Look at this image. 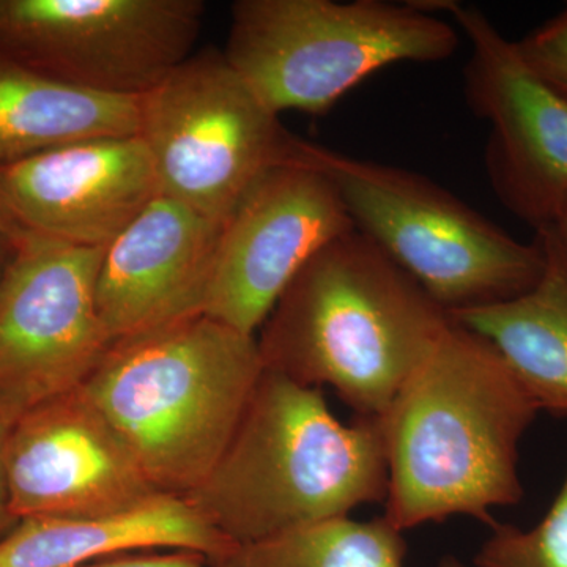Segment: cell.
<instances>
[{
  "label": "cell",
  "mask_w": 567,
  "mask_h": 567,
  "mask_svg": "<svg viewBox=\"0 0 567 567\" xmlns=\"http://www.w3.org/2000/svg\"><path fill=\"white\" fill-rule=\"evenodd\" d=\"M451 317L357 229L305 265L257 338L264 365L306 386H330L357 413L385 415Z\"/></svg>",
  "instance_id": "2"
},
{
  "label": "cell",
  "mask_w": 567,
  "mask_h": 567,
  "mask_svg": "<svg viewBox=\"0 0 567 567\" xmlns=\"http://www.w3.org/2000/svg\"><path fill=\"white\" fill-rule=\"evenodd\" d=\"M404 532L385 517L331 518L260 540L234 546L210 567H405Z\"/></svg>",
  "instance_id": "18"
},
{
  "label": "cell",
  "mask_w": 567,
  "mask_h": 567,
  "mask_svg": "<svg viewBox=\"0 0 567 567\" xmlns=\"http://www.w3.org/2000/svg\"><path fill=\"white\" fill-rule=\"evenodd\" d=\"M264 369L256 336L200 315L111 346L82 390L153 486L185 498L218 464Z\"/></svg>",
  "instance_id": "4"
},
{
  "label": "cell",
  "mask_w": 567,
  "mask_h": 567,
  "mask_svg": "<svg viewBox=\"0 0 567 567\" xmlns=\"http://www.w3.org/2000/svg\"><path fill=\"white\" fill-rule=\"evenodd\" d=\"M6 461L20 520L118 516L164 495L82 388L11 424Z\"/></svg>",
  "instance_id": "12"
},
{
  "label": "cell",
  "mask_w": 567,
  "mask_h": 567,
  "mask_svg": "<svg viewBox=\"0 0 567 567\" xmlns=\"http://www.w3.org/2000/svg\"><path fill=\"white\" fill-rule=\"evenodd\" d=\"M458 47L456 28L413 2L238 0L223 52L274 114L320 115L377 71Z\"/></svg>",
  "instance_id": "6"
},
{
  "label": "cell",
  "mask_w": 567,
  "mask_h": 567,
  "mask_svg": "<svg viewBox=\"0 0 567 567\" xmlns=\"http://www.w3.org/2000/svg\"><path fill=\"white\" fill-rule=\"evenodd\" d=\"M445 13L470 41L466 104L487 123L486 171L499 203L535 229H548L567 197V100L529 69L477 7L456 0L413 2Z\"/></svg>",
  "instance_id": "10"
},
{
  "label": "cell",
  "mask_w": 567,
  "mask_h": 567,
  "mask_svg": "<svg viewBox=\"0 0 567 567\" xmlns=\"http://www.w3.org/2000/svg\"><path fill=\"white\" fill-rule=\"evenodd\" d=\"M221 229L158 196L104 248L96 308L111 346L204 315Z\"/></svg>",
  "instance_id": "14"
},
{
  "label": "cell",
  "mask_w": 567,
  "mask_h": 567,
  "mask_svg": "<svg viewBox=\"0 0 567 567\" xmlns=\"http://www.w3.org/2000/svg\"><path fill=\"white\" fill-rule=\"evenodd\" d=\"M522 59L567 100V7L516 41Z\"/></svg>",
  "instance_id": "20"
},
{
  "label": "cell",
  "mask_w": 567,
  "mask_h": 567,
  "mask_svg": "<svg viewBox=\"0 0 567 567\" xmlns=\"http://www.w3.org/2000/svg\"><path fill=\"white\" fill-rule=\"evenodd\" d=\"M140 136L73 142L0 167V205L25 233L104 248L155 197Z\"/></svg>",
  "instance_id": "13"
},
{
  "label": "cell",
  "mask_w": 567,
  "mask_h": 567,
  "mask_svg": "<svg viewBox=\"0 0 567 567\" xmlns=\"http://www.w3.org/2000/svg\"><path fill=\"white\" fill-rule=\"evenodd\" d=\"M159 196L224 224L245 193L290 159L295 134L219 50L194 52L140 99V133Z\"/></svg>",
  "instance_id": "7"
},
{
  "label": "cell",
  "mask_w": 567,
  "mask_h": 567,
  "mask_svg": "<svg viewBox=\"0 0 567 567\" xmlns=\"http://www.w3.org/2000/svg\"><path fill=\"white\" fill-rule=\"evenodd\" d=\"M548 229L554 233L555 238H557L558 244L561 246L563 252H565L567 259V197L565 204H563L561 208H559L557 218H555V223L551 224V227H548Z\"/></svg>",
  "instance_id": "24"
},
{
  "label": "cell",
  "mask_w": 567,
  "mask_h": 567,
  "mask_svg": "<svg viewBox=\"0 0 567 567\" xmlns=\"http://www.w3.org/2000/svg\"><path fill=\"white\" fill-rule=\"evenodd\" d=\"M472 567H567V475L535 527L494 522Z\"/></svg>",
  "instance_id": "19"
},
{
  "label": "cell",
  "mask_w": 567,
  "mask_h": 567,
  "mask_svg": "<svg viewBox=\"0 0 567 567\" xmlns=\"http://www.w3.org/2000/svg\"><path fill=\"white\" fill-rule=\"evenodd\" d=\"M137 133L140 99L74 87L0 50V167L73 142Z\"/></svg>",
  "instance_id": "17"
},
{
  "label": "cell",
  "mask_w": 567,
  "mask_h": 567,
  "mask_svg": "<svg viewBox=\"0 0 567 567\" xmlns=\"http://www.w3.org/2000/svg\"><path fill=\"white\" fill-rule=\"evenodd\" d=\"M537 413L495 347L451 320L379 417L383 517L404 533L456 516L494 524L495 507L524 496L518 451Z\"/></svg>",
  "instance_id": "1"
},
{
  "label": "cell",
  "mask_w": 567,
  "mask_h": 567,
  "mask_svg": "<svg viewBox=\"0 0 567 567\" xmlns=\"http://www.w3.org/2000/svg\"><path fill=\"white\" fill-rule=\"evenodd\" d=\"M535 234L546 268L528 292L450 317L495 347L539 412L567 417V259L550 229Z\"/></svg>",
  "instance_id": "16"
},
{
  "label": "cell",
  "mask_w": 567,
  "mask_h": 567,
  "mask_svg": "<svg viewBox=\"0 0 567 567\" xmlns=\"http://www.w3.org/2000/svg\"><path fill=\"white\" fill-rule=\"evenodd\" d=\"M78 567H210L208 559L200 554L186 550L163 551H130L95 559Z\"/></svg>",
  "instance_id": "21"
},
{
  "label": "cell",
  "mask_w": 567,
  "mask_h": 567,
  "mask_svg": "<svg viewBox=\"0 0 567 567\" xmlns=\"http://www.w3.org/2000/svg\"><path fill=\"white\" fill-rule=\"evenodd\" d=\"M234 546L185 498L163 495L118 516L21 518L0 539V567H78L148 550L194 551L210 561Z\"/></svg>",
  "instance_id": "15"
},
{
  "label": "cell",
  "mask_w": 567,
  "mask_h": 567,
  "mask_svg": "<svg viewBox=\"0 0 567 567\" xmlns=\"http://www.w3.org/2000/svg\"><path fill=\"white\" fill-rule=\"evenodd\" d=\"M379 420L342 423L320 388L265 368L218 464L185 496L235 546L385 503Z\"/></svg>",
  "instance_id": "3"
},
{
  "label": "cell",
  "mask_w": 567,
  "mask_h": 567,
  "mask_svg": "<svg viewBox=\"0 0 567 567\" xmlns=\"http://www.w3.org/2000/svg\"><path fill=\"white\" fill-rule=\"evenodd\" d=\"M353 229L327 175L295 158L268 167L223 224L204 316L256 336L305 265Z\"/></svg>",
  "instance_id": "11"
},
{
  "label": "cell",
  "mask_w": 567,
  "mask_h": 567,
  "mask_svg": "<svg viewBox=\"0 0 567 567\" xmlns=\"http://www.w3.org/2000/svg\"><path fill=\"white\" fill-rule=\"evenodd\" d=\"M200 0H0V50L74 87L141 99L194 54Z\"/></svg>",
  "instance_id": "8"
},
{
  "label": "cell",
  "mask_w": 567,
  "mask_h": 567,
  "mask_svg": "<svg viewBox=\"0 0 567 567\" xmlns=\"http://www.w3.org/2000/svg\"><path fill=\"white\" fill-rule=\"evenodd\" d=\"M21 234L20 227L14 224L9 213L3 210L2 205H0V284H2L14 256H17Z\"/></svg>",
  "instance_id": "23"
},
{
  "label": "cell",
  "mask_w": 567,
  "mask_h": 567,
  "mask_svg": "<svg viewBox=\"0 0 567 567\" xmlns=\"http://www.w3.org/2000/svg\"><path fill=\"white\" fill-rule=\"evenodd\" d=\"M10 425L0 420V539L9 535L11 529L17 527L20 518L11 507L9 477H7V439H9Z\"/></svg>",
  "instance_id": "22"
},
{
  "label": "cell",
  "mask_w": 567,
  "mask_h": 567,
  "mask_svg": "<svg viewBox=\"0 0 567 567\" xmlns=\"http://www.w3.org/2000/svg\"><path fill=\"white\" fill-rule=\"evenodd\" d=\"M104 248L22 230L0 284V420L7 425L80 390L111 349L96 308Z\"/></svg>",
  "instance_id": "9"
},
{
  "label": "cell",
  "mask_w": 567,
  "mask_h": 567,
  "mask_svg": "<svg viewBox=\"0 0 567 567\" xmlns=\"http://www.w3.org/2000/svg\"><path fill=\"white\" fill-rule=\"evenodd\" d=\"M439 567H472L466 566L465 563H462L457 557H453V555H446L440 559Z\"/></svg>",
  "instance_id": "25"
},
{
  "label": "cell",
  "mask_w": 567,
  "mask_h": 567,
  "mask_svg": "<svg viewBox=\"0 0 567 567\" xmlns=\"http://www.w3.org/2000/svg\"><path fill=\"white\" fill-rule=\"evenodd\" d=\"M292 158L327 175L354 229L447 315L513 300L544 274L535 235L518 241L423 174L357 158L295 137Z\"/></svg>",
  "instance_id": "5"
}]
</instances>
